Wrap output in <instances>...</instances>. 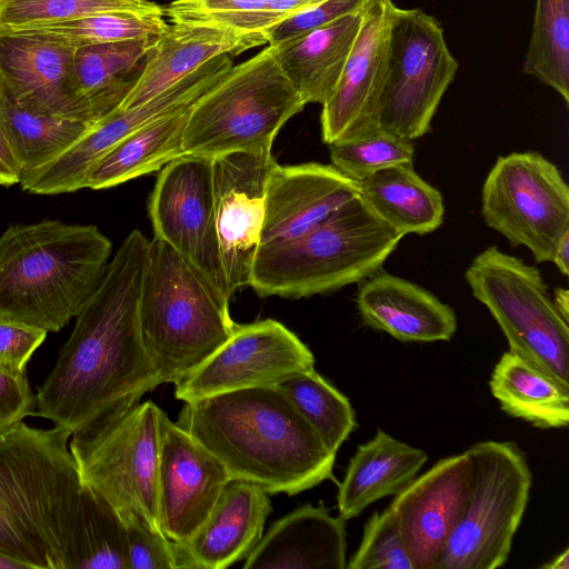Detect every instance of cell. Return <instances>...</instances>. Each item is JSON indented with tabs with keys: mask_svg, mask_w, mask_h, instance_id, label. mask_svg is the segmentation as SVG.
Returning a JSON list of instances; mask_svg holds the SVG:
<instances>
[{
	"mask_svg": "<svg viewBox=\"0 0 569 569\" xmlns=\"http://www.w3.org/2000/svg\"><path fill=\"white\" fill-rule=\"evenodd\" d=\"M20 180L21 169L0 127V186L11 187Z\"/></svg>",
	"mask_w": 569,
	"mask_h": 569,
	"instance_id": "45",
	"label": "cell"
},
{
	"mask_svg": "<svg viewBox=\"0 0 569 569\" xmlns=\"http://www.w3.org/2000/svg\"><path fill=\"white\" fill-rule=\"evenodd\" d=\"M104 11L164 16L149 0H0V33L39 29Z\"/></svg>",
	"mask_w": 569,
	"mask_h": 569,
	"instance_id": "38",
	"label": "cell"
},
{
	"mask_svg": "<svg viewBox=\"0 0 569 569\" xmlns=\"http://www.w3.org/2000/svg\"><path fill=\"white\" fill-rule=\"evenodd\" d=\"M71 432L22 421L0 430V552L33 569H68L83 483Z\"/></svg>",
	"mask_w": 569,
	"mask_h": 569,
	"instance_id": "3",
	"label": "cell"
},
{
	"mask_svg": "<svg viewBox=\"0 0 569 569\" xmlns=\"http://www.w3.org/2000/svg\"><path fill=\"white\" fill-rule=\"evenodd\" d=\"M361 19L362 12L350 13L273 47L279 67L306 104L322 106L332 94Z\"/></svg>",
	"mask_w": 569,
	"mask_h": 569,
	"instance_id": "28",
	"label": "cell"
},
{
	"mask_svg": "<svg viewBox=\"0 0 569 569\" xmlns=\"http://www.w3.org/2000/svg\"><path fill=\"white\" fill-rule=\"evenodd\" d=\"M68 569H129L124 522L101 497L84 485Z\"/></svg>",
	"mask_w": 569,
	"mask_h": 569,
	"instance_id": "34",
	"label": "cell"
},
{
	"mask_svg": "<svg viewBox=\"0 0 569 569\" xmlns=\"http://www.w3.org/2000/svg\"><path fill=\"white\" fill-rule=\"evenodd\" d=\"M465 279L501 328L509 351L569 386V321L539 269L492 246L472 260Z\"/></svg>",
	"mask_w": 569,
	"mask_h": 569,
	"instance_id": "10",
	"label": "cell"
},
{
	"mask_svg": "<svg viewBox=\"0 0 569 569\" xmlns=\"http://www.w3.org/2000/svg\"><path fill=\"white\" fill-rule=\"evenodd\" d=\"M74 50L28 32L0 33L2 93L32 112L86 121L72 91Z\"/></svg>",
	"mask_w": 569,
	"mask_h": 569,
	"instance_id": "21",
	"label": "cell"
},
{
	"mask_svg": "<svg viewBox=\"0 0 569 569\" xmlns=\"http://www.w3.org/2000/svg\"><path fill=\"white\" fill-rule=\"evenodd\" d=\"M328 146L331 164L356 183L381 169L413 163L415 158L411 141L376 127Z\"/></svg>",
	"mask_w": 569,
	"mask_h": 569,
	"instance_id": "39",
	"label": "cell"
},
{
	"mask_svg": "<svg viewBox=\"0 0 569 569\" xmlns=\"http://www.w3.org/2000/svg\"><path fill=\"white\" fill-rule=\"evenodd\" d=\"M111 252L94 224L9 226L0 236V319L60 331L100 284Z\"/></svg>",
	"mask_w": 569,
	"mask_h": 569,
	"instance_id": "4",
	"label": "cell"
},
{
	"mask_svg": "<svg viewBox=\"0 0 569 569\" xmlns=\"http://www.w3.org/2000/svg\"><path fill=\"white\" fill-rule=\"evenodd\" d=\"M162 410L152 401L76 431L69 442L84 486L124 523L140 521L162 532L158 465Z\"/></svg>",
	"mask_w": 569,
	"mask_h": 569,
	"instance_id": "8",
	"label": "cell"
},
{
	"mask_svg": "<svg viewBox=\"0 0 569 569\" xmlns=\"http://www.w3.org/2000/svg\"><path fill=\"white\" fill-rule=\"evenodd\" d=\"M27 567L0 552V569H26Z\"/></svg>",
	"mask_w": 569,
	"mask_h": 569,
	"instance_id": "49",
	"label": "cell"
},
{
	"mask_svg": "<svg viewBox=\"0 0 569 569\" xmlns=\"http://www.w3.org/2000/svg\"><path fill=\"white\" fill-rule=\"evenodd\" d=\"M369 0H326L274 27L268 44L280 46L350 13L362 12Z\"/></svg>",
	"mask_w": 569,
	"mask_h": 569,
	"instance_id": "42",
	"label": "cell"
},
{
	"mask_svg": "<svg viewBox=\"0 0 569 569\" xmlns=\"http://www.w3.org/2000/svg\"><path fill=\"white\" fill-rule=\"evenodd\" d=\"M346 521L303 505L273 522L244 558V569H343Z\"/></svg>",
	"mask_w": 569,
	"mask_h": 569,
	"instance_id": "25",
	"label": "cell"
},
{
	"mask_svg": "<svg viewBox=\"0 0 569 569\" xmlns=\"http://www.w3.org/2000/svg\"><path fill=\"white\" fill-rule=\"evenodd\" d=\"M230 481L220 460L162 412L158 465L162 532L176 543L188 541Z\"/></svg>",
	"mask_w": 569,
	"mask_h": 569,
	"instance_id": "17",
	"label": "cell"
},
{
	"mask_svg": "<svg viewBox=\"0 0 569 569\" xmlns=\"http://www.w3.org/2000/svg\"><path fill=\"white\" fill-rule=\"evenodd\" d=\"M46 337L44 329L0 319V368L24 373L28 361Z\"/></svg>",
	"mask_w": 569,
	"mask_h": 569,
	"instance_id": "43",
	"label": "cell"
},
{
	"mask_svg": "<svg viewBox=\"0 0 569 569\" xmlns=\"http://www.w3.org/2000/svg\"><path fill=\"white\" fill-rule=\"evenodd\" d=\"M362 322L403 342L448 341L457 330L453 309L422 287L378 269L359 282Z\"/></svg>",
	"mask_w": 569,
	"mask_h": 569,
	"instance_id": "23",
	"label": "cell"
},
{
	"mask_svg": "<svg viewBox=\"0 0 569 569\" xmlns=\"http://www.w3.org/2000/svg\"><path fill=\"white\" fill-rule=\"evenodd\" d=\"M349 569H413L390 508L375 512L366 522Z\"/></svg>",
	"mask_w": 569,
	"mask_h": 569,
	"instance_id": "40",
	"label": "cell"
},
{
	"mask_svg": "<svg viewBox=\"0 0 569 569\" xmlns=\"http://www.w3.org/2000/svg\"><path fill=\"white\" fill-rule=\"evenodd\" d=\"M272 152L238 151L212 158L214 221L230 298L250 284L260 248Z\"/></svg>",
	"mask_w": 569,
	"mask_h": 569,
	"instance_id": "15",
	"label": "cell"
},
{
	"mask_svg": "<svg viewBox=\"0 0 569 569\" xmlns=\"http://www.w3.org/2000/svg\"><path fill=\"white\" fill-rule=\"evenodd\" d=\"M502 411L541 429L565 428L569 422V386L518 355L503 352L489 381Z\"/></svg>",
	"mask_w": 569,
	"mask_h": 569,
	"instance_id": "30",
	"label": "cell"
},
{
	"mask_svg": "<svg viewBox=\"0 0 569 569\" xmlns=\"http://www.w3.org/2000/svg\"><path fill=\"white\" fill-rule=\"evenodd\" d=\"M0 127L22 177L53 160L94 126L77 118L26 110L1 92Z\"/></svg>",
	"mask_w": 569,
	"mask_h": 569,
	"instance_id": "32",
	"label": "cell"
},
{
	"mask_svg": "<svg viewBox=\"0 0 569 569\" xmlns=\"http://www.w3.org/2000/svg\"><path fill=\"white\" fill-rule=\"evenodd\" d=\"M269 493L231 480L214 508L184 543H176L179 568L224 569L246 558L262 537Z\"/></svg>",
	"mask_w": 569,
	"mask_h": 569,
	"instance_id": "22",
	"label": "cell"
},
{
	"mask_svg": "<svg viewBox=\"0 0 569 569\" xmlns=\"http://www.w3.org/2000/svg\"><path fill=\"white\" fill-rule=\"evenodd\" d=\"M148 212L153 237L176 249L230 300L214 221L212 159L184 153L164 164Z\"/></svg>",
	"mask_w": 569,
	"mask_h": 569,
	"instance_id": "14",
	"label": "cell"
},
{
	"mask_svg": "<svg viewBox=\"0 0 569 569\" xmlns=\"http://www.w3.org/2000/svg\"><path fill=\"white\" fill-rule=\"evenodd\" d=\"M306 103L267 46L227 74L189 108L182 147L187 154L269 152L284 123Z\"/></svg>",
	"mask_w": 569,
	"mask_h": 569,
	"instance_id": "7",
	"label": "cell"
},
{
	"mask_svg": "<svg viewBox=\"0 0 569 569\" xmlns=\"http://www.w3.org/2000/svg\"><path fill=\"white\" fill-rule=\"evenodd\" d=\"M541 568L546 569H568L569 568V550L566 549L559 553L552 561L545 563Z\"/></svg>",
	"mask_w": 569,
	"mask_h": 569,
	"instance_id": "48",
	"label": "cell"
},
{
	"mask_svg": "<svg viewBox=\"0 0 569 569\" xmlns=\"http://www.w3.org/2000/svg\"><path fill=\"white\" fill-rule=\"evenodd\" d=\"M164 16L104 11L64 22L17 32H28L71 48L130 40H159L169 29Z\"/></svg>",
	"mask_w": 569,
	"mask_h": 569,
	"instance_id": "37",
	"label": "cell"
},
{
	"mask_svg": "<svg viewBox=\"0 0 569 569\" xmlns=\"http://www.w3.org/2000/svg\"><path fill=\"white\" fill-rule=\"evenodd\" d=\"M359 194L332 164H276L267 180L260 246L298 238Z\"/></svg>",
	"mask_w": 569,
	"mask_h": 569,
	"instance_id": "20",
	"label": "cell"
},
{
	"mask_svg": "<svg viewBox=\"0 0 569 569\" xmlns=\"http://www.w3.org/2000/svg\"><path fill=\"white\" fill-rule=\"evenodd\" d=\"M129 569H179L176 545L140 521L124 523Z\"/></svg>",
	"mask_w": 569,
	"mask_h": 569,
	"instance_id": "41",
	"label": "cell"
},
{
	"mask_svg": "<svg viewBox=\"0 0 569 569\" xmlns=\"http://www.w3.org/2000/svg\"><path fill=\"white\" fill-rule=\"evenodd\" d=\"M523 71L569 104V0H536Z\"/></svg>",
	"mask_w": 569,
	"mask_h": 569,
	"instance_id": "35",
	"label": "cell"
},
{
	"mask_svg": "<svg viewBox=\"0 0 569 569\" xmlns=\"http://www.w3.org/2000/svg\"><path fill=\"white\" fill-rule=\"evenodd\" d=\"M177 423L212 452L231 480L289 496L333 479L336 453L278 387L184 402Z\"/></svg>",
	"mask_w": 569,
	"mask_h": 569,
	"instance_id": "2",
	"label": "cell"
},
{
	"mask_svg": "<svg viewBox=\"0 0 569 569\" xmlns=\"http://www.w3.org/2000/svg\"><path fill=\"white\" fill-rule=\"evenodd\" d=\"M189 108L156 119L120 140L90 171L84 188L116 187L184 154L182 137Z\"/></svg>",
	"mask_w": 569,
	"mask_h": 569,
	"instance_id": "31",
	"label": "cell"
},
{
	"mask_svg": "<svg viewBox=\"0 0 569 569\" xmlns=\"http://www.w3.org/2000/svg\"><path fill=\"white\" fill-rule=\"evenodd\" d=\"M139 321L161 383H174L231 336L229 299L170 244L149 240Z\"/></svg>",
	"mask_w": 569,
	"mask_h": 569,
	"instance_id": "6",
	"label": "cell"
},
{
	"mask_svg": "<svg viewBox=\"0 0 569 569\" xmlns=\"http://www.w3.org/2000/svg\"><path fill=\"white\" fill-rule=\"evenodd\" d=\"M148 248L138 229L121 242L39 387L34 415L73 433L129 410L161 385L139 321Z\"/></svg>",
	"mask_w": 569,
	"mask_h": 569,
	"instance_id": "1",
	"label": "cell"
},
{
	"mask_svg": "<svg viewBox=\"0 0 569 569\" xmlns=\"http://www.w3.org/2000/svg\"><path fill=\"white\" fill-rule=\"evenodd\" d=\"M157 42L141 39L74 50L72 91L87 122L96 126L121 107Z\"/></svg>",
	"mask_w": 569,
	"mask_h": 569,
	"instance_id": "26",
	"label": "cell"
},
{
	"mask_svg": "<svg viewBox=\"0 0 569 569\" xmlns=\"http://www.w3.org/2000/svg\"><path fill=\"white\" fill-rule=\"evenodd\" d=\"M458 62L441 24L418 9H389L385 73L372 127L412 141L431 129Z\"/></svg>",
	"mask_w": 569,
	"mask_h": 569,
	"instance_id": "11",
	"label": "cell"
},
{
	"mask_svg": "<svg viewBox=\"0 0 569 569\" xmlns=\"http://www.w3.org/2000/svg\"><path fill=\"white\" fill-rule=\"evenodd\" d=\"M34 403L26 372L16 375L0 368V430L34 415Z\"/></svg>",
	"mask_w": 569,
	"mask_h": 569,
	"instance_id": "44",
	"label": "cell"
},
{
	"mask_svg": "<svg viewBox=\"0 0 569 569\" xmlns=\"http://www.w3.org/2000/svg\"><path fill=\"white\" fill-rule=\"evenodd\" d=\"M312 369V352L281 322L264 319L236 323L224 343L174 382V396L190 402L236 390L278 387Z\"/></svg>",
	"mask_w": 569,
	"mask_h": 569,
	"instance_id": "13",
	"label": "cell"
},
{
	"mask_svg": "<svg viewBox=\"0 0 569 569\" xmlns=\"http://www.w3.org/2000/svg\"><path fill=\"white\" fill-rule=\"evenodd\" d=\"M467 452L472 466L469 495L436 569L502 567L528 505L532 473L517 443L487 440Z\"/></svg>",
	"mask_w": 569,
	"mask_h": 569,
	"instance_id": "9",
	"label": "cell"
},
{
	"mask_svg": "<svg viewBox=\"0 0 569 569\" xmlns=\"http://www.w3.org/2000/svg\"><path fill=\"white\" fill-rule=\"evenodd\" d=\"M391 0H369L340 79L320 117L322 140L340 141L372 127L381 88Z\"/></svg>",
	"mask_w": 569,
	"mask_h": 569,
	"instance_id": "19",
	"label": "cell"
},
{
	"mask_svg": "<svg viewBox=\"0 0 569 569\" xmlns=\"http://www.w3.org/2000/svg\"><path fill=\"white\" fill-rule=\"evenodd\" d=\"M278 388L291 400L326 447L337 453L357 427L348 398L315 369L295 375Z\"/></svg>",
	"mask_w": 569,
	"mask_h": 569,
	"instance_id": "36",
	"label": "cell"
},
{
	"mask_svg": "<svg viewBox=\"0 0 569 569\" xmlns=\"http://www.w3.org/2000/svg\"><path fill=\"white\" fill-rule=\"evenodd\" d=\"M427 460L422 449L378 429L349 461L337 496L339 517L348 521L375 501L396 496L417 477Z\"/></svg>",
	"mask_w": 569,
	"mask_h": 569,
	"instance_id": "27",
	"label": "cell"
},
{
	"mask_svg": "<svg viewBox=\"0 0 569 569\" xmlns=\"http://www.w3.org/2000/svg\"><path fill=\"white\" fill-rule=\"evenodd\" d=\"M486 224L513 247H527L537 262L551 261L569 232V188L559 169L533 151L497 159L481 194Z\"/></svg>",
	"mask_w": 569,
	"mask_h": 569,
	"instance_id": "12",
	"label": "cell"
},
{
	"mask_svg": "<svg viewBox=\"0 0 569 569\" xmlns=\"http://www.w3.org/2000/svg\"><path fill=\"white\" fill-rule=\"evenodd\" d=\"M551 262H553L559 271L568 276L569 273V232L563 234L555 247Z\"/></svg>",
	"mask_w": 569,
	"mask_h": 569,
	"instance_id": "46",
	"label": "cell"
},
{
	"mask_svg": "<svg viewBox=\"0 0 569 569\" xmlns=\"http://www.w3.org/2000/svg\"><path fill=\"white\" fill-rule=\"evenodd\" d=\"M326 0H172L164 16L173 24H212L268 37L288 18Z\"/></svg>",
	"mask_w": 569,
	"mask_h": 569,
	"instance_id": "33",
	"label": "cell"
},
{
	"mask_svg": "<svg viewBox=\"0 0 569 569\" xmlns=\"http://www.w3.org/2000/svg\"><path fill=\"white\" fill-rule=\"evenodd\" d=\"M357 186L363 202L403 236L432 232L443 221L441 193L415 171L413 163L381 169Z\"/></svg>",
	"mask_w": 569,
	"mask_h": 569,
	"instance_id": "29",
	"label": "cell"
},
{
	"mask_svg": "<svg viewBox=\"0 0 569 569\" xmlns=\"http://www.w3.org/2000/svg\"><path fill=\"white\" fill-rule=\"evenodd\" d=\"M403 237L358 194L298 238L260 246L249 286L261 297L332 292L380 269Z\"/></svg>",
	"mask_w": 569,
	"mask_h": 569,
	"instance_id": "5",
	"label": "cell"
},
{
	"mask_svg": "<svg viewBox=\"0 0 569 569\" xmlns=\"http://www.w3.org/2000/svg\"><path fill=\"white\" fill-rule=\"evenodd\" d=\"M268 44V37L212 24H173L158 40L120 108L141 104L191 74L208 61Z\"/></svg>",
	"mask_w": 569,
	"mask_h": 569,
	"instance_id": "24",
	"label": "cell"
},
{
	"mask_svg": "<svg viewBox=\"0 0 569 569\" xmlns=\"http://www.w3.org/2000/svg\"><path fill=\"white\" fill-rule=\"evenodd\" d=\"M471 472L467 451L442 458L389 505L413 569H436L465 509Z\"/></svg>",
	"mask_w": 569,
	"mask_h": 569,
	"instance_id": "18",
	"label": "cell"
},
{
	"mask_svg": "<svg viewBox=\"0 0 569 569\" xmlns=\"http://www.w3.org/2000/svg\"><path fill=\"white\" fill-rule=\"evenodd\" d=\"M553 302L561 316L569 321V291L565 288H556Z\"/></svg>",
	"mask_w": 569,
	"mask_h": 569,
	"instance_id": "47",
	"label": "cell"
},
{
	"mask_svg": "<svg viewBox=\"0 0 569 569\" xmlns=\"http://www.w3.org/2000/svg\"><path fill=\"white\" fill-rule=\"evenodd\" d=\"M232 66V57L219 56L150 100L117 109L41 167L40 176L44 184L59 194L84 189L90 171L120 140L156 119L188 109L218 83Z\"/></svg>",
	"mask_w": 569,
	"mask_h": 569,
	"instance_id": "16",
	"label": "cell"
},
{
	"mask_svg": "<svg viewBox=\"0 0 569 569\" xmlns=\"http://www.w3.org/2000/svg\"><path fill=\"white\" fill-rule=\"evenodd\" d=\"M1 92H2V86H1V80H0V96H1Z\"/></svg>",
	"mask_w": 569,
	"mask_h": 569,
	"instance_id": "50",
	"label": "cell"
}]
</instances>
